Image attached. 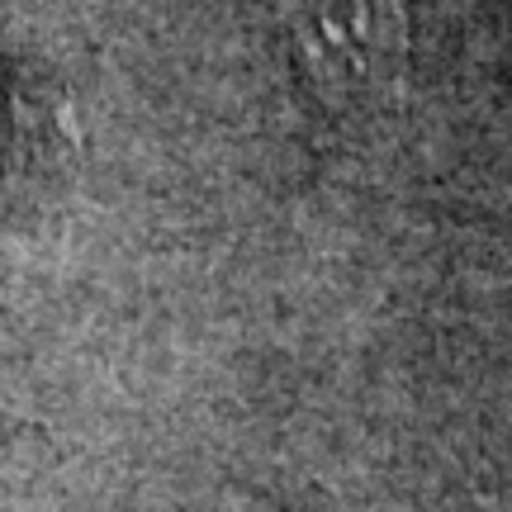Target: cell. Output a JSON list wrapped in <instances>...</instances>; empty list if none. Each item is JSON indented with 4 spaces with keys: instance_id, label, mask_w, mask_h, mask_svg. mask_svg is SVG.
<instances>
[{
    "instance_id": "1",
    "label": "cell",
    "mask_w": 512,
    "mask_h": 512,
    "mask_svg": "<svg viewBox=\"0 0 512 512\" xmlns=\"http://www.w3.org/2000/svg\"><path fill=\"white\" fill-rule=\"evenodd\" d=\"M309 76L342 105H375L403 67L399 0H285Z\"/></svg>"
}]
</instances>
